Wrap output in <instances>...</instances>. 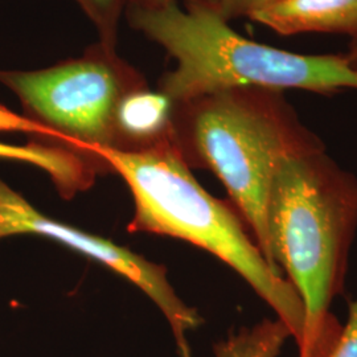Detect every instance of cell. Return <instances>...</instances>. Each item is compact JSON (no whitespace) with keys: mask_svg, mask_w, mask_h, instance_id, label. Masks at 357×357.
Returning a JSON list of instances; mask_svg holds the SVG:
<instances>
[{"mask_svg":"<svg viewBox=\"0 0 357 357\" xmlns=\"http://www.w3.org/2000/svg\"><path fill=\"white\" fill-rule=\"evenodd\" d=\"M357 231V178L326 150L278 167L268 202V261L299 295L305 330L299 357H327L342 324L330 308L343 294Z\"/></svg>","mask_w":357,"mask_h":357,"instance_id":"obj_1","label":"cell"},{"mask_svg":"<svg viewBox=\"0 0 357 357\" xmlns=\"http://www.w3.org/2000/svg\"><path fill=\"white\" fill-rule=\"evenodd\" d=\"M172 123L185 163L211 171L224 184L270 264L268 202L274 175L284 159L326 150L324 143L280 90L234 88L175 102Z\"/></svg>","mask_w":357,"mask_h":357,"instance_id":"obj_2","label":"cell"},{"mask_svg":"<svg viewBox=\"0 0 357 357\" xmlns=\"http://www.w3.org/2000/svg\"><path fill=\"white\" fill-rule=\"evenodd\" d=\"M93 158L128 184L134 200L130 233L183 240L221 259L273 308L299 347L305 330L299 295L270 266L233 205L200 185L175 143L134 153L100 149Z\"/></svg>","mask_w":357,"mask_h":357,"instance_id":"obj_3","label":"cell"},{"mask_svg":"<svg viewBox=\"0 0 357 357\" xmlns=\"http://www.w3.org/2000/svg\"><path fill=\"white\" fill-rule=\"evenodd\" d=\"M128 24L160 45L176 68L158 89L174 102L234 88L299 89L335 94L357 90V70L344 54H301L243 38L215 8L178 0L128 7Z\"/></svg>","mask_w":357,"mask_h":357,"instance_id":"obj_4","label":"cell"},{"mask_svg":"<svg viewBox=\"0 0 357 357\" xmlns=\"http://www.w3.org/2000/svg\"><path fill=\"white\" fill-rule=\"evenodd\" d=\"M115 48L98 40L81 56L44 69L0 70V84L19 98L24 116L51 132V143L84 153L98 165L93 153L113 149L121 100L149 85Z\"/></svg>","mask_w":357,"mask_h":357,"instance_id":"obj_5","label":"cell"},{"mask_svg":"<svg viewBox=\"0 0 357 357\" xmlns=\"http://www.w3.org/2000/svg\"><path fill=\"white\" fill-rule=\"evenodd\" d=\"M13 236H36L63 243L134 283L168 321L180 357H192L188 333L197 330L204 319L197 310L180 299L167 278L165 266L107 238L44 215L0 178V240Z\"/></svg>","mask_w":357,"mask_h":357,"instance_id":"obj_6","label":"cell"},{"mask_svg":"<svg viewBox=\"0 0 357 357\" xmlns=\"http://www.w3.org/2000/svg\"><path fill=\"white\" fill-rule=\"evenodd\" d=\"M175 102L149 85L131 90L115 113L114 146L119 151H146L174 141Z\"/></svg>","mask_w":357,"mask_h":357,"instance_id":"obj_7","label":"cell"},{"mask_svg":"<svg viewBox=\"0 0 357 357\" xmlns=\"http://www.w3.org/2000/svg\"><path fill=\"white\" fill-rule=\"evenodd\" d=\"M249 19L282 36L339 33L357 38V0H280Z\"/></svg>","mask_w":357,"mask_h":357,"instance_id":"obj_8","label":"cell"},{"mask_svg":"<svg viewBox=\"0 0 357 357\" xmlns=\"http://www.w3.org/2000/svg\"><path fill=\"white\" fill-rule=\"evenodd\" d=\"M0 159L22 162L43 169L66 200L73 199L77 193L88 191L96 176L91 163L82 153L38 139L24 146L0 142Z\"/></svg>","mask_w":357,"mask_h":357,"instance_id":"obj_9","label":"cell"},{"mask_svg":"<svg viewBox=\"0 0 357 357\" xmlns=\"http://www.w3.org/2000/svg\"><path fill=\"white\" fill-rule=\"evenodd\" d=\"M291 339L281 320L264 319L252 327L230 332L213 347L215 357H280L286 342Z\"/></svg>","mask_w":357,"mask_h":357,"instance_id":"obj_10","label":"cell"},{"mask_svg":"<svg viewBox=\"0 0 357 357\" xmlns=\"http://www.w3.org/2000/svg\"><path fill=\"white\" fill-rule=\"evenodd\" d=\"M79 10L85 13L94 26L98 40L116 47L118 31L122 17L126 13L128 0H75Z\"/></svg>","mask_w":357,"mask_h":357,"instance_id":"obj_11","label":"cell"},{"mask_svg":"<svg viewBox=\"0 0 357 357\" xmlns=\"http://www.w3.org/2000/svg\"><path fill=\"white\" fill-rule=\"evenodd\" d=\"M0 132H23L33 139L52 142V134L23 114H16L0 103Z\"/></svg>","mask_w":357,"mask_h":357,"instance_id":"obj_12","label":"cell"},{"mask_svg":"<svg viewBox=\"0 0 357 357\" xmlns=\"http://www.w3.org/2000/svg\"><path fill=\"white\" fill-rule=\"evenodd\" d=\"M327 357H357V298L349 303L348 319Z\"/></svg>","mask_w":357,"mask_h":357,"instance_id":"obj_13","label":"cell"},{"mask_svg":"<svg viewBox=\"0 0 357 357\" xmlns=\"http://www.w3.org/2000/svg\"><path fill=\"white\" fill-rule=\"evenodd\" d=\"M277 1L280 0H218L216 11L222 19L230 22L237 17H250Z\"/></svg>","mask_w":357,"mask_h":357,"instance_id":"obj_14","label":"cell"},{"mask_svg":"<svg viewBox=\"0 0 357 357\" xmlns=\"http://www.w3.org/2000/svg\"><path fill=\"white\" fill-rule=\"evenodd\" d=\"M168 1H175V0H128V7H155V6L166 4ZM185 3L203 4L215 10H217V6H218V0H185Z\"/></svg>","mask_w":357,"mask_h":357,"instance_id":"obj_15","label":"cell"},{"mask_svg":"<svg viewBox=\"0 0 357 357\" xmlns=\"http://www.w3.org/2000/svg\"><path fill=\"white\" fill-rule=\"evenodd\" d=\"M344 56L349 65L357 70V38H352L348 52L345 53Z\"/></svg>","mask_w":357,"mask_h":357,"instance_id":"obj_16","label":"cell"}]
</instances>
